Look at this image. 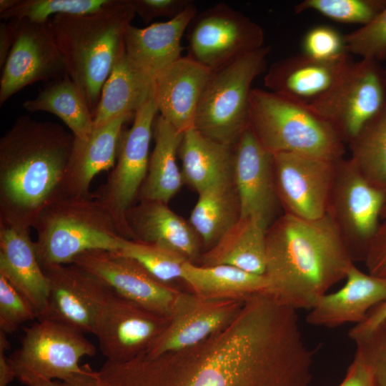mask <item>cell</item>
Listing matches in <instances>:
<instances>
[{
	"label": "cell",
	"instance_id": "cell-1",
	"mask_svg": "<svg viewBox=\"0 0 386 386\" xmlns=\"http://www.w3.org/2000/svg\"><path fill=\"white\" fill-rule=\"evenodd\" d=\"M313 357L297 311L258 294L227 326L195 345L106 360L98 372L104 386H310Z\"/></svg>",
	"mask_w": 386,
	"mask_h": 386
},
{
	"label": "cell",
	"instance_id": "cell-2",
	"mask_svg": "<svg viewBox=\"0 0 386 386\" xmlns=\"http://www.w3.org/2000/svg\"><path fill=\"white\" fill-rule=\"evenodd\" d=\"M355 264L327 214L305 219L283 213L266 231L267 294L310 310Z\"/></svg>",
	"mask_w": 386,
	"mask_h": 386
},
{
	"label": "cell",
	"instance_id": "cell-3",
	"mask_svg": "<svg viewBox=\"0 0 386 386\" xmlns=\"http://www.w3.org/2000/svg\"><path fill=\"white\" fill-rule=\"evenodd\" d=\"M74 137L59 124L19 117L0 139V222L33 227L61 197Z\"/></svg>",
	"mask_w": 386,
	"mask_h": 386
},
{
	"label": "cell",
	"instance_id": "cell-4",
	"mask_svg": "<svg viewBox=\"0 0 386 386\" xmlns=\"http://www.w3.org/2000/svg\"><path fill=\"white\" fill-rule=\"evenodd\" d=\"M136 15L131 0H109L84 15L59 14L49 24L67 74L94 115L102 88L125 49L124 36Z\"/></svg>",
	"mask_w": 386,
	"mask_h": 386
},
{
	"label": "cell",
	"instance_id": "cell-5",
	"mask_svg": "<svg viewBox=\"0 0 386 386\" xmlns=\"http://www.w3.org/2000/svg\"><path fill=\"white\" fill-rule=\"evenodd\" d=\"M33 228L41 267L71 264L77 255L89 250L119 252L128 239L107 207L92 193L58 198L42 210Z\"/></svg>",
	"mask_w": 386,
	"mask_h": 386
},
{
	"label": "cell",
	"instance_id": "cell-6",
	"mask_svg": "<svg viewBox=\"0 0 386 386\" xmlns=\"http://www.w3.org/2000/svg\"><path fill=\"white\" fill-rule=\"evenodd\" d=\"M248 127L272 154L292 153L330 161L344 158L345 143L335 129L305 104L252 89Z\"/></svg>",
	"mask_w": 386,
	"mask_h": 386
},
{
	"label": "cell",
	"instance_id": "cell-7",
	"mask_svg": "<svg viewBox=\"0 0 386 386\" xmlns=\"http://www.w3.org/2000/svg\"><path fill=\"white\" fill-rule=\"evenodd\" d=\"M269 51L263 46L212 71L197 109V130L214 141L234 145L248 127L252 84L266 71Z\"/></svg>",
	"mask_w": 386,
	"mask_h": 386
},
{
	"label": "cell",
	"instance_id": "cell-8",
	"mask_svg": "<svg viewBox=\"0 0 386 386\" xmlns=\"http://www.w3.org/2000/svg\"><path fill=\"white\" fill-rule=\"evenodd\" d=\"M96 352L84 334L54 321L38 320L24 328L21 346L9 359L16 378L33 386L40 380L66 379L81 371L82 357Z\"/></svg>",
	"mask_w": 386,
	"mask_h": 386
},
{
	"label": "cell",
	"instance_id": "cell-9",
	"mask_svg": "<svg viewBox=\"0 0 386 386\" xmlns=\"http://www.w3.org/2000/svg\"><path fill=\"white\" fill-rule=\"evenodd\" d=\"M385 202L386 191L365 178L350 158L337 162L326 214L354 262L365 261Z\"/></svg>",
	"mask_w": 386,
	"mask_h": 386
},
{
	"label": "cell",
	"instance_id": "cell-10",
	"mask_svg": "<svg viewBox=\"0 0 386 386\" xmlns=\"http://www.w3.org/2000/svg\"><path fill=\"white\" fill-rule=\"evenodd\" d=\"M386 105V74L380 62H352L335 84L309 107L329 122L345 144Z\"/></svg>",
	"mask_w": 386,
	"mask_h": 386
},
{
	"label": "cell",
	"instance_id": "cell-11",
	"mask_svg": "<svg viewBox=\"0 0 386 386\" xmlns=\"http://www.w3.org/2000/svg\"><path fill=\"white\" fill-rule=\"evenodd\" d=\"M158 112L155 93L134 114L131 128L122 132L117 159L107 182L94 193L112 214L121 234L130 239L126 214L147 176L149 145Z\"/></svg>",
	"mask_w": 386,
	"mask_h": 386
},
{
	"label": "cell",
	"instance_id": "cell-12",
	"mask_svg": "<svg viewBox=\"0 0 386 386\" xmlns=\"http://www.w3.org/2000/svg\"><path fill=\"white\" fill-rule=\"evenodd\" d=\"M187 31V55L212 71L264 46L261 26L223 3L197 13Z\"/></svg>",
	"mask_w": 386,
	"mask_h": 386
},
{
	"label": "cell",
	"instance_id": "cell-13",
	"mask_svg": "<svg viewBox=\"0 0 386 386\" xmlns=\"http://www.w3.org/2000/svg\"><path fill=\"white\" fill-rule=\"evenodd\" d=\"M41 267L48 281V295L38 320L54 321L84 335H94L114 291L74 263Z\"/></svg>",
	"mask_w": 386,
	"mask_h": 386
},
{
	"label": "cell",
	"instance_id": "cell-14",
	"mask_svg": "<svg viewBox=\"0 0 386 386\" xmlns=\"http://www.w3.org/2000/svg\"><path fill=\"white\" fill-rule=\"evenodd\" d=\"M337 162L292 153L273 154L276 192L284 213L305 219L324 217Z\"/></svg>",
	"mask_w": 386,
	"mask_h": 386
},
{
	"label": "cell",
	"instance_id": "cell-15",
	"mask_svg": "<svg viewBox=\"0 0 386 386\" xmlns=\"http://www.w3.org/2000/svg\"><path fill=\"white\" fill-rule=\"evenodd\" d=\"M94 275L119 296L169 317L178 290L153 277L134 259L119 252L93 249L72 261Z\"/></svg>",
	"mask_w": 386,
	"mask_h": 386
},
{
	"label": "cell",
	"instance_id": "cell-16",
	"mask_svg": "<svg viewBox=\"0 0 386 386\" xmlns=\"http://www.w3.org/2000/svg\"><path fill=\"white\" fill-rule=\"evenodd\" d=\"M168 320L114 292L94 335L107 361L124 362L145 354L164 330Z\"/></svg>",
	"mask_w": 386,
	"mask_h": 386
},
{
	"label": "cell",
	"instance_id": "cell-17",
	"mask_svg": "<svg viewBox=\"0 0 386 386\" xmlns=\"http://www.w3.org/2000/svg\"><path fill=\"white\" fill-rule=\"evenodd\" d=\"M19 21L14 44L2 69L0 105L29 84L52 81L67 74L49 21Z\"/></svg>",
	"mask_w": 386,
	"mask_h": 386
},
{
	"label": "cell",
	"instance_id": "cell-18",
	"mask_svg": "<svg viewBox=\"0 0 386 386\" xmlns=\"http://www.w3.org/2000/svg\"><path fill=\"white\" fill-rule=\"evenodd\" d=\"M244 302L178 291L166 327L145 354L157 356L201 342L227 326Z\"/></svg>",
	"mask_w": 386,
	"mask_h": 386
},
{
	"label": "cell",
	"instance_id": "cell-19",
	"mask_svg": "<svg viewBox=\"0 0 386 386\" xmlns=\"http://www.w3.org/2000/svg\"><path fill=\"white\" fill-rule=\"evenodd\" d=\"M233 179L241 217L254 218L267 229L277 217L275 215L280 206L274 179L273 154L248 127L234 145Z\"/></svg>",
	"mask_w": 386,
	"mask_h": 386
},
{
	"label": "cell",
	"instance_id": "cell-20",
	"mask_svg": "<svg viewBox=\"0 0 386 386\" xmlns=\"http://www.w3.org/2000/svg\"><path fill=\"white\" fill-rule=\"evenodd\" d=\"M352 62L349 54L320 60L301 53L273 63L264 84L269 91L309 105L327 92Z\"/></svg>",
	"mask_w": 386,
	"mask_h": 386
},
{
	"label": "cell",
	"instance_id": "cell-21",
	"mask_svg": "<svg viewBox=\"0 0 386 386\" xmlns=\"http://www.w3.org/2000/svg\"><path fill=\"white\" fill-rule=\"evenodd\" d=\"M345 284L323 295L309 310L306 322L315 327H337L363 322L370 311L386 301V278L366 273L353 264Z\"/></svg>",
	"mask_w": 386,
	"mask_h": 386
},
{
	"label": "cell",
	"instance_id": "cell-22",
	"mask_svg": "<svg viewBox=\"0 0 386 386\" xmlns=\"http://www.w3.org/2000/svg\"><path fill=\"white\" fill-rule=\"evenodd\" d=\"M212 73L187 55L155 78L158 112L179 132L194 127L197 109Z\"/></svg>",
	"mask_w": 386,
	"mask_h": 386
},
{
	"label": "cell",
	"instance_id": "cell-23",
	"mask_svg": "<svg viewBox=\"0 0 386 386\" xmlns=\"http://www.w3.org/2000/svg\"><path fill=\"white\" fill-rule=\"evenodd\" d=\"M132 115H122L94 127L85 139L74 137L61 184V197L91 194L89 187L99 172L114 167L122 128Z\"/></svg>",
	"mask_w": 386,
	"mask_h": 386
},
{
	"label": "cell",
	"instance_id": "cell-24",
	"mask_svg": "<svg viewBox=\"0 0 386 386\" xmlns=\"http://www.w3.org/2000/svg\"><path fill=\"white\" fill-rule=\"evenodd\" d=\"M126 222L130 239L172 250L192 262L199 256L198 234L167 204L140 200L127 211Z\"/></svg>",
	"mask_w": 386,
	"mask_h": 386
},
{
	"label": "cell",
	"instance_id": "cell-25",
	"mask_svg": "<svg viewBox=\"0 0 386 386\" xmlns=\"http://www.w3.org/2000/svg\"><path fill=\"white\" fill-rule=\"evenodd\" d=\"M197 13L192 3L177 16L144 28L130 25L124 36L127 55L154 79L182 57V39Z\"/></svg>",
	"mask_w": 386,
	"mask_h": 386
},
{
	"label": "cell",
	"instance_id": "cell-26",
	"mask_svg": "<svg viewBox=\"0 0 386 386\" xmlns=\"http://www.w3.org/2000/svg\"><path fill=\"white\" fill-rule=\"evenodd\" d=\"M0 275L31 302L39 317L46 304L48 281L29 229L0 222Z\"/></svg>",
	"mask_w": 386,
	"mask_h": 386
},
{
	"label": "cell",
	"instance_id": "cell-27",
	"mask_svg": "<svg viewBox=\"0 0 386 386\" xmlns=\"http://www.w3.org/2000/svg\"><path fill=\"white\" fill-rule=\"evenodd\" d=\"M155 79L138 67L125 49L117 58L93 115L94 127L122 115H132L154 94Z\"/></svg>",
	"mask_w": 386,
	"mask_h": 386
},
{
	"label": "cell",
	"instance_id": "cell-28",
	"mask_svg": "<svg viewBox=\"0 0 386 386\" xmlns=\"http://www.w3.org/2000/svg\"><path fill=\"white\" fill-rule=\"evenodd\" d=\"M178 154L184 181L198 194L233 179L232 147L205 137L194 127L183 133Z\"/></svg>",
	"mask_w": 386,
	"mask_h": 386
},
{
	"label": "cell",
	"instance_id": "cell-29",
	"mask_svg": "<svg viewBox=\"0 0 386 386\" xmlns=\"http://www.w3.org/2000/svg\"><path fill=\"white\" fill-rule=\"evenodd\" d=\"M153 134L154 147L149 156L147 176L138 197L140 200L167 204L184 182L177 163L183 133L159 114L154 122Z\"/></svg>",
	"mask_w": 386,
	"mask_h": 386
},
{
	"label": "cell",
	"instance_id": "cell-30",
	"mask_svg": "<svg viewBox=\"0 0 386 386\" xmlns=\"http://www.w3.org/2000/svg\"><path fill=\"white\" fill-rule=\"evenodd\" d=\"M182 279L193 293L212 300L244 301L257 294H267L269 287L264 274L226 264L197 265L190 261L182 267Z\"/></svg>",
	"mask_w": 386,
	"mask_h": 386
},
{
	"label": "cell",
	"instance_id": "cell-31",
	"mask_svg": "<svg viewBox=\"0 0 386 386\" xmlns=\"http://www.w3.org/2000/svg\"><path fill=\"white\" fill-rule=\"evenodd\" d=\"M267 229L257 219L240 217L202 257L203 266L226 264L264 274Z\"/></svg>",
	"mask_w": 386,
	"mask_h": 386
},
{
	"label": "cell",
	"instance_id": "cell-32",
	"mask_svg": "<svg viewBox=\"0 0 386 386\" xmlns=\"http://www.w3.org/2000/svg\"><path fill=\"white\" fill-rule=\"evenodd\" d=\"M189 224L204 246L211 248L241 217L234 179L199 192Z\"/></svg>",
	"mask_w": 386,
	"mask_h": 386
},
{
	"label": "cell",
	"instance_id": "cell-33",
	"mask_svg": "<svg viewBox=\"0 0 386 386\" xmlns=\"http://www.w3.org/2000/svg\"><path fill=\"white\" fill-rule=\"evenodd\" d=\"M22 107L30 112L43 111L57 116L77 139L86 138L94 129V119L87 103L68 74L50 81Z\"/></svg>",
	"mask_w": 386,
	"mask_h": 386
},
{
	"label": "cell",
	"instance_id": "cell-34",
	"mask_svg": "<svg viewBox=\"0 0 386 386\" xmlns=\"http://www.w3.org/2000/svg\"><path fill=\"white\" fill-rule=\"evenodd\" d=\"M347 144L359 171L386 191V105Z\"/></svg>",
	"mask_w": 386,
	"mask_h": 386
},
{
	"label": "cell",
	"instance_id": "cell-35",
	"mask_svg": "<svg viewBox=\"0 0 386 386\" xmlns=\"http://www.w3.org/2000/svg\"><path fill=\"white\" fill-rule=\"evenodd\" d=\"M109 0H15L14 4L0 13L1 19H26L46 23L59 14L84 15L99 10Z\"/></svg>",
	"mask_w": 386,
	"mask_h": 386
},
{
	"label": "cell",
	"instance_id": "cell-36",
	"mask_svg": "<svg viewBox=\"0 0 386 386\" xmlns=\"http://www.w3.org/2000/svg\"><path fill=\"white\" fill-rule=\"evenodd\" d=\"M119 252L134 259L157 279L168 284L182 279V267L189 261L172 250L132 239H127Z\"/></svg>",
	"mask_w": 386,
	"mask_h": 386
},
{
	"label": "cell",
	"instance_id": "cell-37",
	"mask_svg": "<svg viewBox=\"0 0 386 386\" xmlns=\"http://www.w3.org/2000/svg\"><path fill=\"white\" fill-rule=\"evenodd\" d=\"M385 7L386 0H304L294 6V11H314L337 22L362 26Z\"/></svg>",
	"mask_w": 386,
	"mask_h": 386
},
{
	"label": "cell",
	"instance_id": "cell-38",
	"mask_svg": "<svg viewBox=\"0 0 386 386\" xmlns=\"http://www.w3.org/2000/svg\"><path fill=\"white\" fill-rule=\"evenodd\" d=\"M345 40L349 54L386 61V7L367 24L345 34Z\"/></svg>",
	"mask_w": 386,
	"mask_h": 386
},
{
	"label": "cell",
	"instance_id": "cell-39",
	"mask_svg": "<svg viewBox=\"0 0 386 386\" xmlns=\"http://www.w3.org/2000/svg\"><path fill=\"white\" fill-rule=\"evenodd\" d=\"M372 375L375 386H386V317L352 340Z\"/></svg>",
	"mask_w": 386,
	"mask_h": 386
},
{
	"label": "cell",
	"instance_id": "cell-40",
	"mask_svg": "<svg viewBox=\"0 0 386 386\" xmlns=\"http://www.w3.org/2000/svg\"><path fill=\"white\" fill-rule=\"evenodd\" d=\"M36 318L38 315L31 302L0 275V331L11 334Z\"/></svg>",
	"mask_w": 386,
	"mask_h": 386
},
{
	"label": "cell",
	"instance_id": "cell-41",
	"mask_svg": "<svg viewBox=\"0 0 386 386\" xmlns=\"http://www.w3.org/2000/svg\"><path fill=\"white\" fill-rule=\"evenodd\" d=\"M302 53L320 60H332L348 54L345 35L325 24L315 26L305 34Z\"/></svg>",
	"mask_w": 386,
	"mask_h": 386
},
{
	"label": "cell",
	"instance_id": "cell-42",
	"mask_svg": "<svg viewBox=\"0 0 386 386\" xmlns=\"http://www.w3.org/2000/svg\"><path fill=\"white\" fill-rule=\"evenodd\" d=\"M136 14L145 24L167 17L171 19L184 11L193 1L189 0H131Z\"/></svg>",
	"mask_w": 386,
	"mask_h": 386
},
{
	"label": "cell",
	"instance_id": "cell-43",
	"mask_svg": "<svg viewBox=\"0 0 386 386\" xmlns=\"http://www.w3.org/2000/svg\"><path fill=\"white\" fill-rule=\"evenodd\" d=\"M364 262L368 273L386 278V219L381 222Z\"/></svg>",
	"mask_w": 386,
	"mask_h": 386
},
{
	"label": "cell",
	"instance_id": "cell-44",
	"mask_svg": "<svg viewBox=\"0 0 386 386\" xmlns=\"http://www.w3.org/2000/svg\"><path fill=\"white\" fill-rule=\"evenodd\" d=\"M337 386H375L368 367L357 353H355L345 377Z\"/></svg>",
	"mask_w": 386,
	"mask_h": 386
},
{
	"label": "cell",
	"instance_id": "cell-45",
	"mask_svg": "<svg viewBox=\"0 0 386 386\" xmlns=\"http://www.w3.org/2000/svg\"><path fill=\"white\" fill-rule=\"evenodd\" d=\"M19 21L9 19L0 24V66H4L14 44Z\"/></svg>",
	"mask_w": 386,
	"mask_h": 386
},
{
	"label": "cell",
	"instance_id": "cell-46",
	"mask_svg": "<svg viewBox=\"0 0 386 386\" xmlns=\"http://www.w3.org/2000/svg\"><path fill=\"white\" fill-rule=\"evenodd\" d=\"M62 386H104L98 371L89 364L82 365L81 371L61 381Z\"/></svg>",
	"mask_w": 386,
	"mask_h": 386
},
{
	"label": "cell",
	"instance_id": "cell-47",
	"mask_svg": "<svg viewBox=\"0 0 386 386\" xmlns=\"http://www.w3.org/2000/svg\"><path fill=\"white\" fill-rule=\"evenodd\" d=\"M386 317V301L372 308L368 313L365 320L354 325L348 332V337L353 338L364 334Z\"/></svg>",
	"mask_w": 386,
	"mask_h": 386
},
{
	"label": "cell",
	"instance_id": "cell-48",
	"mask_svg": "<svg viewBox=\"0 0 386 386\" xmlns=\"http://www.w3.org/2000/svg\"><path fill=\"white\" fill-rule=\"evenodd\" d=\"M10 347L6 334L0 331V386H8L16 378L14 370L5 352Z\"/></svg>",
	"mask_w": 386,
	"mask_h": 386
},
{
	"label": "cell",
	"instance_id": "cell-49",
	"mask_svg": "<svg viewBox=\"0 0 386 386\" xmlns=\"http://www.w3.org/2000/svg\"><path fill=\"white\" fill-rule=\"evenodd\" d=\"M33 386H62L61 382L58 380H40Z\"/></svg>",
	"mask_w": 386,
	"mask_h": 386
},
{
	"label": "cell",
	"instance_id": "cell-50",
	"mask_svg": "<svg viewBox=\"0 0 386 386\" xmlns=\"http://www.w3.org/2000/svg\"><path fill=\"white\" fill-rule=\"evenodd\" d=\"M15 0H0V13L9 9L14 3Z\"/></svg>",
	"mask_w": 386,
	"mask_h": 386
},
{
	"label": "cell",
	"instance_id": "cell-51",
	"mask_svg": "<svg viewBox=\"0 0 386 386\" xmlns=\"http://www.w3.org/2000/svg\"><path fill=\"white\" fill-rule=\"evenodd\" d=\"M381 219H382V220L384 219H386V202H385V203L384 204V207H383V209H382V211Z\"/></svg>",
	"mask_w": 386,
	"mask_h": 386
},
{
	"label": "cell",
	"instance_id": "cell-52",
	"mask_svg": "<svg viewBox=\"0 0 386 386\" xmlns=\"http://www.w3.org/2000/svg\"><path fill=\"white\" fill-rule=\"evenodd\" d=\"M384 68H385V74H386V65H385V66Z\"/></svg>",
	"mask_w": 386,
	"mask_h": 386
}]
</instances>
